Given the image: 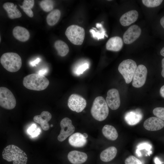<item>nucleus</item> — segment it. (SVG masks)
Wrapping results in <instances>:
<instances>
[{"label":"nucleus","mask_w":164,"mask_h":164,"mask_svg":"<svg viewBox=\"0 0 164 164\" xmlns=\"http://www.w3.org/2000/svg\"><path fill=\"white\" fill-rule=\"evenodd\" d=\"M53 126V125H51V127H52V126Z\"/></svg>","instance_id":"44"},{"label":"nucleus","mask_w":164,"mask_h":164,"mask_svg":"<svg viewBox=\"0 0 164 164\" xmlns=\"http://www.w3.org/2000/svg\"><path fill=\"white\" fill-rule=\"evenodd\" d=\"M23 11L29 17H32L33 16V12L31 9H23Z\"/></svg>","instance_id":"35"},{"label":"nucleus","mask_w":164,"mask_h":164,"mask_svg":"<svg viewBox=\"0 0 164 164\" xmlns=\"http://www.w3.org/2000/svg\"><path fill=\"white\" fill-rule=\"evenodd\" d=\"M23 84L28 89L40 91L47 87L49 84V81L44 75L32 73L24 77Z\"/></svg>","instance_id":"2"},{"label":"nucleus","mask_w":164,"mask_h":164,"mask_svg":"<svg viewBox=\"0 0 164 164\" xmlns=\"http://www.w3.org/2000/svg\"><path fill=\"white\" fill-rule=\"evenodd\" d=\"M60 15V12L58 9H55L51 12L46 17L48 24L50 26L56 24L59 20Z\"/></svg>","instance_id":"26"},{"label":"nucleus","mask_w":164,"mask_h":164,"mask_svg":"<svg viewBox=\"0 0 164 164\" xmlns=\"http://www.w3.org/2000/svg\"><path fill=\"white\" fill-rule=\"evenodd\" d=\"M83 135L85 138H87L88 135L86 133H84L83 134Z\"/></svg>","instance_id":"43"},{"label":"nucleus","mask_w":164,"mask_h":164,"mask_svg":"<svg viewBox=\"0 0 164 164\" xmlns=\"http://www.w3.org/2000/svg\"><path fill=\"white\" fill-rule=\"evenodd\" d=\"M60 126L61 130L57 138L59 141L63 142L74 132L75 127L72 124L71 120L67 117L61 120Z\"/></svg>","instance_id":"9"},{"label":"nucleus","mask_w":164,"mask_h":164,"mask_svg":"<svg viewBox=\"0 0 164 164\" xmlns=\"http://www.w3.org/2000/svg\"><path fill=\"white\" fill-rule=\"evenodd\" d=\"M87 104L85 99L81 96L73 94L69 97L67 105L72 111L79 113L85 108Z\"/></svg>","instance_id":"8"},{"label":"nucleus","mask_w":164,"mask_h":164,"mask_svg":"<svg viewBox=\"0 0 164 164\" xmlns=\"http://www.w3.org/2000/svg\"><path fill=\"white\" fill-rule=\"evenodd\" d=\"M89 68V65L85 63L79 67L77 69L76 73L78 74H82L83 72Z\"/></svg>","instance_id":"33"},{"label":"nucleus","mask_w":164,"mask_h":164,"mask_svg":"<svg viewBox=\"0 0 164 164\" xmlns=\"http://www.w3.org/2000/svg\"><path fill=\"white\" fill-rule=\"evenodd\" d=\"M0 61L3 67L10 72H17L22 66L21 57L15 53L8 52L4 53L1 56Z\"/></svg>","instance_id":"3"},{"label":"nucleus","mask_w":164,"mask_h":164,"mask_svg":"<svg viewBox=\"0 0 164 164\" xmlns=\"http://www.w3.org/2000/svg\"><path fill=\"white\" fill-rule=\"evenodd\" d=\"M147 74V70L146 67L142 64L138 65L133 77L132 86L136 88L142 87L145 83Z\"/></svg>","instance_id":"10"},{"label":"nucleus","mask_w":164,"mask_h":164,"mask_svg":"<svg viewBox=\"0 0 164 164\" xmlns=\"http://www.w3.org/2000/svg\"><path fill=\"white\" fill-rule=\"evenodd\" d=\"M70 145L75 147H81L87 143V140L83 134L79 132L74 133L71 135L68 139Z\"/></svg>","instance_id":"19"},{"label":"nucleus","mask_w":164,"mask_h":164,"mask_svg":"<svg viewBox=\"0 0 164 164\" xmlns=\"http://www.w3.org/2000/svg\"><path fill=\"white\" fill-rule=\"evenodd\" d=\"M40 129L37 128L35 124H32L28 128L27 130L28 133L32 137L37 136L40 134Z\"/></svg>","instance_id":"29"},{"label":"nucleus","mask_w":164,"mask_h":164,"mask_svg":"<svg viewBox=\"0 0 164 164\" xmlns=\"http://www.w3.org/2000/svg\"><path fill=\"white\" fill-rule=\"evenodd\" d=\"M160 54L162 56H164V47H163L160 51Z\"/></svg>","instance_id":"42"},{"label":"nucleus","mask_w":164,"mask_h":164,"mask_svg":"<svg viewBox=\"0 0 164 164\" xmlns=\"http://www.w3.org/2000/svg\"><path fill=\"white\" fill-rule=\"evenodd\" d=\"M47 69H43L41 70H40L38 74H41L43 75H43L44 74H45L46 73H47Z\"/></svg>","instance_id":"39"},{"label":"nucleus","mask_w":164,"mask_h":164,"mask_svg":"<svg viewBox=\"0 0 164 164\" xmlns=\"http://www.w3.org/2000/svg\"><path fill=\"white\" fill-rule=\"evenodd\" d=\"M117 152L116 147L110 146L102 152L100 155V159L104 162H109L115 158Z\"/></svg>","instance_id":"22"},{"label":"nucleus","mask_w":164,"mask_h":164,"mask_svg":"<svg viewBox=\"0 0 164 164\" xmlns=\"http://www.w3.org/2000/svg\"><path fill=\"white\" fill-rule=\"evenodd\" d=\"M51 118L52 115L49 112L43 111L40 115L35 116L33 120L35 122L40 125L43 130L46 131L50 128V126L48 122Z\"/></svg>","instance_id":"14"},{"label":"nucleus","mask_w":164,"mask_h":164,"mask_svg":"<svg viewBox=\"0 0 164 164\" xmlns=\"http://www.w3.org/2000/svg\"><path fill=\"white\" fill-rule=\"evenodd\" d=\"M13 35L14 37L21 42H26L29 39L30 34L28 31L25 28L16 26L13 29Z\"/></svg>","instance_id":"21"},{"label":"nucleus","mask_w":164,"mask_h":164,"mask_svg":"<svg viewBox=\"0 0 164 164\" xmlns=\"http://www.w3.org/2000/svg\"><path fill=\"white\" fill-rule=\"evenodd\" d=\"M3 158L8 162L13 161V164H26L27 157L25 152L18 146L10 145L3 149Z\"/></svg>","instance_id":"1"},{"label":"nucleus","mask_w":164,"mask_h":164,"mask_svg":"<svg viewBox=\"0 0 164 164\" xmlns=\"http://www.w3.org/2000/svg\"><path fill=\"white\" fill-rule=\"evenodd\" d=\"M155 163V164H162V162L157 157H155L154 159Z\"/></svg>","instance_id":"40"},{"label":"nucleus","mask_w":164,"mask_h":164,"mask_svg":"<svg viewBox=\"0 0 164 164\" xmlns=\"http://www.w3.org/2000/svg\"><path fill=\"white\" fill-rule=\"evenodd\" d=\"M162 70L161 72V74L162 77L164 78V58L162 60Z\"/></svg>","instance_id":"37"},{"label":"nucleus","mask_w":164,"mask_h":164,"mask_svg":"<svg viewBox=\"0 0 164 164\" xmlns=\"http://www.w3.org/2000/svg\"><path fill=\"white\" fill-rule=\"evenodd\" d=\"M141 33V29L138 26L134 25L130 26L123 34L124 42L127 44L132 43L140 36Z\"/></svg>","instance_id":"11"},{"label":"nucleus","mask_w":164,"mask_h":164,"mask_svg":"<svg viewBox=\"0 0 164 164\" xmlns=\"http://www.w3.org/2000/svg\"><path fill=\"white\" fill-rule=\"evenodd\" d=\"M160 23L164 29V16L161 18L160 20Z\"/></svg>","instance_id":"41"},{"label":"nucleus","mask_w":164,"mask_h":164,"mask_svg":"<svg viewBox=\"0 0 164 164\" xmlns=\"http://www.w3.org/2000/svg\"><path fill=\"white\" fill-rule=\"evenodd\" d=\"M125 164H142V163L134 156L130 155L125 159Z\"/></svg>","instance_id":"31"},{"label":"nucleus","mask_w":164,"mask_h":164,"mask_svg":"<svg viewBox=\"0 0 164 164\" xmlns=\"http://www.w3.org/2000/svg\"><path fill=\"white\" fill-rule=\"evenodd\" d=\"M123 43L122 39L118 36L111 38L107 42L106 47L108 50L118 51L122 48Z\"/></svg>","instance_id":"18"},{"label":"nucleus","mask_w":164,"mask_h":164,"mask_svg":"<svg viewBox=\"0 0 164 164\" xmlns=\"http://www.w3.org/2000/svg\"><path fill=\"white\" fill-rule=\"evenodd\" d=\"M143 115L141 111L137 109L127 112L125 115V118L128 124L132 125L139 123Z\"/></svg>","instance_id":"17"},{"label":"nucleus","mask_w":164,"mask_h":164,"mask_svg":"<svg viewBox=\"0 0 164 164\" xmlns=\"http://www.w3.org/2000/svg\"><path fill=\"white\" fill-rule=\"evenodd\" d=\"M137 67L136 62L132 59L124 60L119 65L118 70L127 84H129L132 81Z\"/></svg>","instance_id":"6"},{"label":"nucleus","mask_w":164,"mask_h":164,"mask_svg":"<svg viewBox=\"0 0 164 164\" xmlns=\"http://www.w3.org/2000/svg\"><path fill=\"white\" fill-rule=\"evenodd\" d=\"M96 27L99 28V30H97L94 27H92V29L89 30L90 32L92 34V36L94 39L98 40L100 39H104V36L108 37V36L106 33V31L102 23H97Z\"/></svg>","instance_id":"24"},{"label":"nucleus","mask_w":164,"mask_h":164,"mask_svg":"<svg viewBox=\"0 0 164 164\" xmlns=\"http://www.w3.org/2000/svg\"><path fill=\"white\" fill-rule=\"evenodd\" d=\"M34 1L33 0H24L22 5H20V7L22 9H31L33 6Z\"/></svg>","instance_id":"32"},{"label":"nucleus","mask_w":164,"mask_h":164,"mask_svg":"<svg viewBox=\"0 0 164 164\" xmlns=\"http://www.w3.org/2000/svg\"><path fill=\"white\" fill-rule=\"evenodd\" d=\"M162 0H142L143 4L146 7H155L159 5L162 2Z\"/></svg>","instance_id":"28"},{"label":"nucleus","mask_w":164,"mask_h":164,"mask_svg":"<svg viewBox=\"0 0 164 164\" xmlns=\"http://www.w3.org/2000/svg\"><path fill=\"white\" fill-rule=\"evenodd\" d=\"M153 113L157 117L164 121V108H156L153 109Z\"/></svg>","instance_id":"30"},{"label":"nucleus","mask_w":164,"mask_h":164,"mask_svg":"<svg viewBox=\"0 0 164 164\" xmlns=\"http://www.w3.org/2000/svg\"><path fill=\"white\" fill-rule=\"evenodd\" d=\"M15 98L12 92L7 88L0 87V105L5 109L11 110L16 106Z\"/></svg>","instance_id":"7"},{"label":"nucleus","mask_w":164,"mask_h":164,"mask_svg":"<svg viewBox=\"0 0 164 164\" xmlns=\"http://www.w3.org/2000/svg\"><path fill=\"white\" fill-rule=\"evenodd\" d=\"M151 148L152 146L149 144L146 143H143L140 144L138 146L137 150L140 151V150L145 149L147 151H149Z\"/></svg>","instance_id":"34"},{"label":"nucleus","mask_w":164,"mask_h":164,"mask_svg":"<svg viewBox=\"0 0 164 164\" xmlns=\"http://www.w3.org/2000/svg\"><path fill=\"white\" fill-rule=\"evenodd\" d=\"M54 46L59 55L61 56H65L69 52L67 44L61 40L56 41L54 43Z\"/></svg>","instance_id":"25"},{"label":"nucleus","mask_w":164,"mask_h":164,"mask_svg":"<svg viewBox=\"0 0 164 164\" xmlns=\"http://www.w3.org/2000/svg\"><path fill=\"white\" fill-rule=\"evenodd\" d=\"M106 101L108 106L111 109H117L120 105V99L118 91L114 88L109 90L107 93Z\"/></svg>","instance_id":"12"},{"label":"nucleus","mask_w":164,"mask_h":164,"mask_svg":"<svg viewBox=\"0 0 164 164\" xmlns=\"http://www.w3.org/2000/svg\"><path fill=\"white\" fill-rule=\"evenodd\" d=\"M138 16V12L135 10H132L123 14L120 17L119 21L123 26H126L135 22Z\"/></svg>","instance_id":"16"},{"label":"nucleus","mask_w":164,"mask_h":164,"mask_svg":"<svg viewBox=\"0 0 164 164\" xmlns=\"http://www.w3.org/2000/svg\"><path fill=\"white\" fill-rule=\"evenodd\" d=\"M91 112L93 117L98 121H102L106 119L108 114L109 109L102 97L98 96L95 99Z\"/></svg>","instance_id":"4"},{"label":"nucleus","mask_w":164,"mask_h":164,"mask_svg":"<svg viewBox=\"0 0 164 164\" xmlns=\"http://www.w3.org/2000/svg\"><path fill=\"white\" fill-rule=\"evenodd\" d=\"M160 93L161 96L164 98V85L162 86L160 88Z\"/></svg>","instance_id":"38"},{"label":"nucleus","mask_w":164,"mask_h":164,"mask_svg":"<svg viewBox=\"0 0 164 164\" xmlns=\"http://www.w3.org/2000/svg\"><path fill=\"white\" fill-rule=\"evenodd\" d=\"M102 131L104 136L109 140L114 141L118 138L117 132L115 128L112 125H104Z\"/></svg>","instance_id":"23"},{"label":"nucleus","mask_w":164,"mask_h":164,"mask_svg":"<svg viewBox=\"0 0 164 164\" xmlns=\"http://www.w3.org/2000/svg\"><path fill=\"white\" fill-rule=\"evenodd\" d=\"M3 7L6 11L8 17L10 19H14L21 17L22 14L17 8V5H15L13 3L5 2L3 4Z\"/></svg>","instance_id":"20"},{"label":"nucleus","mask_w":164,"mask_h":164,"mask_svg":"<svg viewBox=\"0 0 164 164\" xmlns=\"http://www.w3.org/2000/svg\"><path fill=\"white\" fill-rule=\"evenodd\" d=\"M67 158L72 164H81L86 161L87 156L84 152L74 150L69 153Z\"/></svg>","instance_id":"15"},{"label":"nucleus","mask_w":164,"mask_h":164,"mask_svg":"<svg viewBox=\"0 0 164 164\" xmlns=\"http://www.w3.org/2000/svg\"><path fill=\"white\" fill-rule=\"evenodd\" d=\"M143 126L148 131H157L164 127V121L157 117H151L144 121Z\"/></svg>","instance_id":"13"},{"label":"nucleus","mask_w":164,"mask_h":164,"mask_svg":"<svg viewBox=\"0 0 164 164\" xmlns=\"http://www.w3.org/2000/svg\"><path fill=\"white\" fill-rule=\"evenodd\" d=\"M65 34L68 40L75 45H81L85 37L84 29L78 26L72 25L68 27L65 32Z\"/></svg>","instance_id":"5"},{"label":"nucleus","mask_w":164,"mask_h":164,"mask_svg":"<svg viewBox=\"0 0 164 164\" xmlns=\"http://www.w3.org/2000/svg\"><path fill=\"white\" fill-rule=\"evenodd\" d=\"M39 5L43 11L46 12H49L53 9L54 3L52 0H44L40 2Z\"/></svg>","instance_id":"27"},{"label":"nucleus","mask_w":164,"mask_h":164,"mask_svg":"<svg viewBox=\"0 0 164 164\" xmlns=\"http://www.w3.org/2000/svg\"><path fill=\"white\" fill-rule=\"evenodd\" d=\"M40 61V59L39 58H37L35 60L30 62V64L32 66H34L38 63Z\"/></svg>","instance_id":"36"}]
</instances>
